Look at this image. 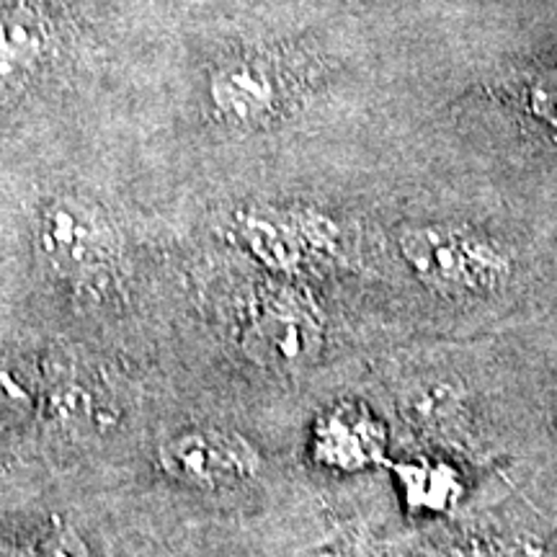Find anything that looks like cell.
Here are the masks:
<instances>
[{
	"label": "cell",
	"instance_id": "1",
	"mask_svg": "<svg viewBox=\"0 0 557 557\" xmlns=\"http://www.w3.org/2000/svg\"><path fill=\"white\" fill-rule=\"evenodd\" d=\"M400 256L423 287L442 297H491L506 287L511 263L468 227L418 225L400 233Z\"/></svg>",
	"mask_w": 557,
	"mask_h": 557
},
{
	"label": "cell",
	"instance_id": "2",
	"mask_svg": "<svg viewBox=\"0 0 557 557\" xmlns=\"http://www.w3.org/2000/svg\"><path fill=\"white\" fill-rule=\"evenodd\" d=\"M243 346L256 364L274 372H297L315 364L323 354V315L305 292L274 284L256 305Z\"/></svg>",
	"mask_w": 557,
	"mask_h": 557
},
{
	"label": "cell",
	"instance_id": "3",
	"mask_svg": "<svg viewBox=\"0 0 557 557\" xmlns=\"http://www.w3.org/2000/svg\"><path fill=\"white\" fill-rule=\"evenodd\" d=\"M163 468L181 483L222 491L246 485L261 472L263 457L238 431L189 429L160 449Z\"/></svg>",
	"mask_w": 557,
	"mask_h": 557
},
{
	"label": "cell",
	"instance_id": "4",
	"mask_svg": "<svg viewBox=\"0 0 557 557\" xmlns=\"http://www.w3.org/2000/svg\"><path fill=\"white\" fill-rule=\"evenodd\" d=\"M312 457L336 472H361L387 457L385 423L361 403H338L315 418Z\"/></svg>",
	"mask_w": 557,
	"mask_h": 557
},
{
	"label": "cell",
	"instance_id": "5",
	"mask_svg": "<svg viewBox=\"0 0 557 557\" xmlns=\"http://www.w3.org/2000/svg\"><path fill=\"white\" fill-rule=\"evenodd\" d=\"M47 256L67 271L101 269L114 259V230L96 209L78 201H60L47 212L45 233Z\"/></svg>",
	"mask_w": 557,
	"mask_h": 557
},
{
	"label": "cell",
	"instance_id": "6",
	"mask_svg": "<svg viewBox=\"0 0 557 557\" xmlns=\"http://www.w3.org/2000/svg\"><path fill=\"white\" fill-rule=\"evenodd\" d=\"M246 240L250 250L276 274H297L333 250L331 230L320 227L318 220L287 212L250 218L246 222Z\"/></svg>",
	"mask_w": 557,
	"mask_h": 557
},
{
	"label": "cell",
	"instance_id": "7",
	"mask_svg": "<svg viewBox=\"0 0 557 557\" xmlns=\"http://www.w3.org/2000/svg\"><path fill=\"white\" fill-rule=\"evenodd\" d=\"M214 101L220 111L238 124H259L274 116L278 86L261 65L230 67L214 81Z\"/></svg>",
	"mask_w": 557,
	"mask_h": 557
},
{
	"label": "cell",
	"instance_id": "8",
	"mask_svg": "<svg viewBox=\"0 0 557 557\" xmlns=\"http://www.w3.org/2000/svg\"><path fill=\"white\" fill-rule=\"evenodd\" d=\"M406 504L421 513H444L462 498V475L444 459L421 457L393 465Z\"/></svg>",
	"mask_w": 557,
	"mask_h": 557
},
{
	"label": "cell",
	"instance_id": "9",
	"mask_svg": "<svg viewBox=\"0 0 557 557\" xmlns=\"http://www.w3.org/2000/svg\"><path fill=\"white\" fill-rule=\"evenodd\" d=\"M403 413L421 431H447L465 413V395L449 380H418L400 398Z\"/></svg>",
	"mask_w": 557,
	"mask_h": 557
},
{
	"label": "cell",
	"instance_id": "10",
	"mask_svg": "<svg viewBox=\"0 0 557 557\" xmlns=\"http://www.w3.org/2000/svg\"><path fill=\"white\" fill-rule=\"evenodd\" d=\"M39 52V32L32 21L16 16L0 18V75L26 67Z\"/></svg>",
	"mask_w": 557,
	"mask_h": 557
},
{
	"label": "cell",
	"instance_id": "11",
	"mask_svg": "<svg viewBox=\"0 0 557 557\" xmlns=\"http://www.w3.org/2000/svg\"><path fill=\"white\" fill-rule=\"evenodd\" d=\"M529 109L537 120L557 127V70H545L529 86Z\"/></svg>",
	"mask_w": 557,
	"mask_h": 557
}]
</instances>
